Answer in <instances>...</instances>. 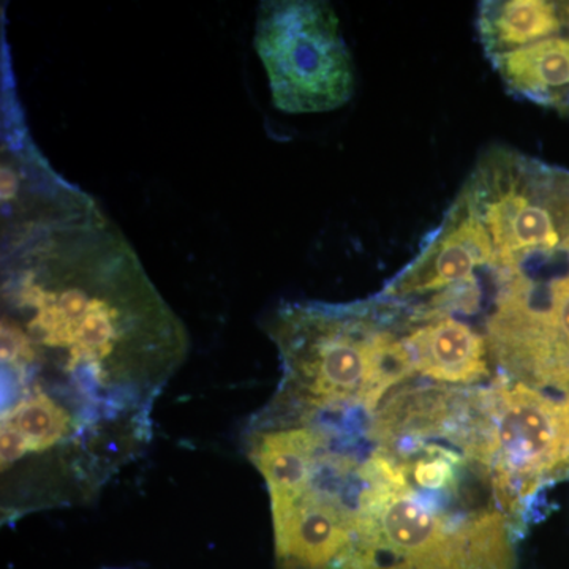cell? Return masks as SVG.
Segmentation results:
<instances>
[{
	"label": "cell",
	"instance_id": "1",
	"mask_svg": "<svg viewBox=\"0 0 569 569\" xmlns=\"http://www.w3.org/2000/svg\"><path fill=\"white\" fill-rule=\"evenodd\" d=\"M0 440L32 466H122L189 350L132 247L80 190L6 213Z\"/></svg>",
	"mask_w": 569,
	"mask_h": 569
},
{
	"label": "cell",
	"instance_id": "2",
	"mask_svg": "<svg viewBox=\"0 0 569 569\" xmlns=\"http://www.w3.org/2000/svg\"><path fill=\"white\" fill-rule=\"evenodd\" d=\"M343 452L348 548L337 569H518L526 508L492 463L429 489L380 449L353 441Z\"/></svg>",
	"mask_w": 569,
	"mask_h": 569
},
{
	"label": "cell",
	"instance_id": "3",
	"mask_svg": "<svg viewBox=\"0 0 569 569\" xmlns=\"http://www.w3.org/2000/svg\"><path fill=\"white\" fill-rule=\"evenodd\" d=\"M282 380L269 402L296 410L372 411L415 373L402 318L381 299L287 305L268 323Z\"/></svg>",
	"mask_w": 569,
	"mask_h": 569
},
{
	"label": "cell",
	"instance_id": "4",
	"mask_svg": "<svg viewBox=\"0 0 569 569\" xmlns=\"http://www.w3.org/2000/svg\"><path fill=\"white\" fill-rule=\"evenodd\" d=\"M460 197L485 228L497 276L568 258L569 171L492 146L479 157Z\"/></svg>",
	"mask_w": 569,
	"mask_h": 569
},
{
	"label": "cell",
	"instance_id": "5",
	"mask_svg": "<svg viewBox=\"0 0 569 569\" xmlns=\"http://www.w3.org/2000/svg\"><path fill=\"white\" fill-rule=\"evenodd\" d=\"M253 47L263 63L277 110L287 114L329 112L353 97V58L331 3L261 2Z\"/></svg>",
	"mask_w": 569,
	"mask_h": 569
},
{
	"label": "cell",
	"instance_id": "6",
	"mask_svg": "<svg viewBox=\"0 0 569 569\" xmlns=\"http://www.w3.org/2000/svg\"><path fill=\"white\" fill-rule=\"evenodd\" d=\"M486 337L498 377L569 395V272L549 280L526 271L501 276Z\"/></svg>",
	"mask_w": 569,
	"mask_h": 569
},
{
	"label": "cell",
	"instance_id": "7",
	"mask_svg": "<svg viewBox=\"0 0 569 569\" xmlns=\"http://www.w3.org/2000/svg\"><path fill=\"white\" fill-rule=\"evenodd\" d=\"M498 473L527 501L569 468V395L496 377L481 387Z\"/></svg>",
	"mask_w": 569,
	"mask_h": 569
},
{
	"label": "cell",
	"instance_id": "8",
	"mask_svg": "<svg viewBox=\"0 0 569 569\" xmlns=\"http://www.w3.org/2000/svg\"><path fill=\"white\" fill-rule=\"evenodd\" d=\"M497 274L488 233L460 194L421 252L378 298L411 318L478 312L479 272Z\"/></svg>",
	"mask_w": 569,
	"mask_h": 569
},
{
	"label": "cell",
	"instance_id": "9",
	"mask_svg": "<svg viewBox=\"0 0 569 569\" xmlns=\"http://www.w3.org/2000/svg\"><path fill=\"white\" fill-rule=\"evenodd\" d=\"M402 318V336L415 373L432 383L471 388L492 377L488 337L458 317Z\"/></svg>",
	"mask_w": 569,
	"mask_h": 569
},
{
	"label": "cell",
	"instance_id": "10",
	"mask_svg": "<svg viewBox=\"0 0 569 569\" xmlns=\"http://www.w3.org/2000/svg\"><path fill=\"white\" fill-rule=\"evenodd\" d=\"M488 59L509 93L569 114V2L560 32Z\"/></svg>",
	"mask_w": 569,
	"mask_h": 569
},
{
	"label": "cell",
	"instance_id": "11",
	"mask_svg": "<svg viewBox=\"0 0 569 569\" xmlns=\"http://www.w3.org/2000/svg\"><path fill=\"white\" fill-rule=\"evenodd\" d=\"M567 14L568 2L485 0L478 7V40L489 58L560 32Z\"/></svg>",
	"mask_w": 569,
	"mask_h": 569
},
{
	"label": "cell",
	"instance_id": "12",
	"mask_svg": "<svg viewBox=\"0 0 569 569\" xmlns=\"http://www.w3.org/2000/svg\"><path fill=\"white\" fill-rule=\"evenodd\" d=\"M568 260H569V250H568Z\"/></svg>",
	"mask_w": 569,
	"mask_h": 569
}]
</instances>
